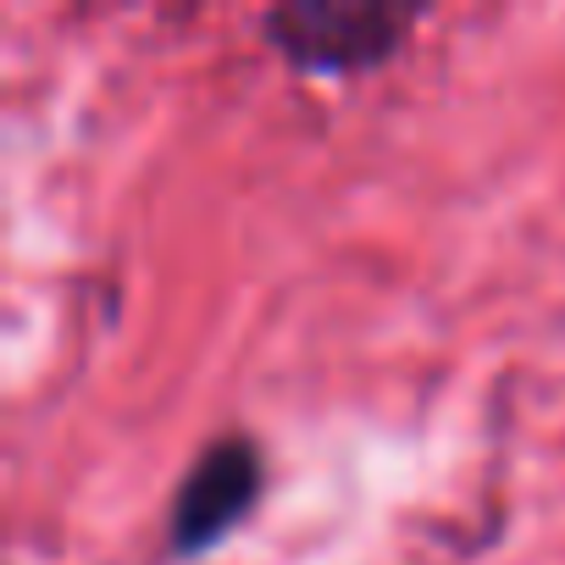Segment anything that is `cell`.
<instances>
[{"label":"cell","mask_w":565,"mask_h":565,"mask_svg":"<svg viewBox=\"0 0 565 565\" xmlns=\"http://www.w3.org/2000/svg\"><path fill=\"white\" fill-rule=\"evenodd\" d=\"M411 12H394V7H377V0H311V7H282L271 12V40L289 51L295 62L306 67H361V62H377L399 45Z\"/></svg>","instance_id":"6da1fadb"},{"label":"cell","mask_w":565,"mask_h":565,"mask_svg":"<svg viewBox=\"0 0 565 565\" xmlns=\"http://www.w3.org/2000/svg\"><path fill=\"white\" fill-rule=\"evenodd\" d=\"M255 482H260L255 449L238 444V438L216 444V449L189 471V482H183V493H178V510H172V537H178V548H205V543H216V537L249 510Z\"/></svg>","instance_id":"7a4b0ae2"}]
</instances>
